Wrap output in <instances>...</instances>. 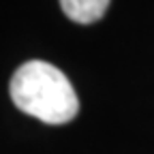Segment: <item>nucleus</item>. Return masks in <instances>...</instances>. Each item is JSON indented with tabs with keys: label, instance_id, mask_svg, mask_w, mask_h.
<instances>
[{
	"label": "nucleus",
	"instance_id": "2",
	"mask_svg": "<svg viewBox=\"0 0 154 154\" xmlns=\"http://www.w3.org/2000/svg\"><path fill=\"white\" fill-rule=\"evenodd\" d=\"M111 0H60L64 15L75 24H94L105 15Z\"/></svg>",
	"mask_w": 154,
	"mask_h": 154
},
{
	"label": "nucleus",
	"instance_id": "1",
	"mask_svg": "<svg viewBox=\"0 0 154 154\" xmlns=\"http://www.w3.org/2000/svg\"><path fill=\"white\" fill-rule=\"evenodd\" d=\"M9 92L19 111L45 124H66L79 111V96L69 77L45 60L24 62L13 73Z\"/></svg>",
	"mask_w": 154,
	"mask_h": 154
}]
</instances>
